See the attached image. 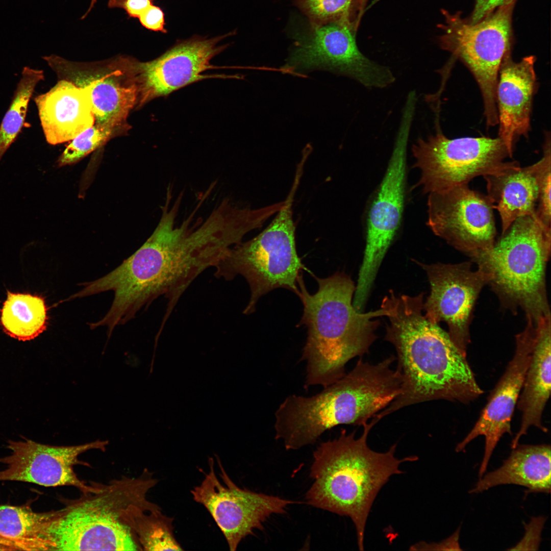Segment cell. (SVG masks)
Segmentation results:
<instances>
[{
  "instance_id": "obj_1",
  "label": "cell",
  "mask_w": 551,
  "mask_h": 551,
  "mask_svg": "<svg viewBox=\"0 0 551 551\" xmlns=\"http://www.w3.org/2000/svg\"><path fill=\"white\" fill-rule=\"evenodd\" d=\"M168 188L159 222L151 236L115 270L118 285L132 303L148 306L161 295L168 299L161 328L179 299L205 269L214 267L244 237L242 226L229 208L219 205L196 228L193 213L176 224L182 196L172 203Z\"/></svg>"
},
{
  "instance_id": "obj_2",
  "label": "cell",
  "mask_w": 551,
  "mask_h": 551,
  "mask_svg": "<svg viewBox=\"0 0 551 551\" xmlns=\"http://www.w3.org/2000/svg\"><path fill=\"white\" fill-rule=\"evenodd\" d=\"M423 297L422 293L411 296L391 291L383 299L389 320L385 339L396 349L402 383L398 395L377 414L380 419L426 401L469 403L484 392L448 333L423 315Z\"/></svg>"
},
{
  "instance_id": "obj_3",
  "label": "cell",
  "mask_w": 551,
  "mask_h": 551,
  "mask_svg": "<svg viewBox=\"0 0 551 551\" xmlns=\"http://www.w3.org/2000/svg\"><path fill=\"white\" fill-rule=\"evenodd\" d=\"M318 289L310 294L300 274L297 294L304 306L299 325H305L308 336L301 359L306 363L305 388H325L341 379L345 366L353 358L367 353L376 339L379 321L387 310L367 313L353 305L355 290L347 275L337 272L326 278L315 277Z\"/></svg>"
},
{
  "instance_id": "obj_4",
  "label": "cell",
  "mask_w": 551,
  "mask_h": 551,
  "mask_svg": "<svg viewBox=\"0 0 551 551\" xmlns=\"http://www.w3.org/2000/svg\"><path fill=\"white\" fill-rule=\"evenodd\" d=\"M391 356L376 364L358 361L354 368L319 393L287 396L275 412V438L287 450L314 443L341 424L363 425L399 393L402 379Z\"/></svg>"
},
{
  "instance_id": "obj_5",
  "label": "cell",
  "mask_w": 551,
  "mask_h": 551,
  "mask_svg": "<svg viewBox=\"0 0 551 551\" xmlns=\"http://www.w3.org/2000/svg\"><path fill=\"white\" fill-rule=\"evenodd\" d=\"M379 421L373 416L364 423L359 438H355V432L347 434L342 430L338 437L321 443L313 453L310 472L313 482L306 494L309 505L350 518L360 550H364L365 524L378 492L391 475L403 472L402 463L418 459L396 458V444L385 453L371 450L367 439Z\"/></svg>"
},
{
  "instance_id": "obj_6",
  "label": "cell",
  "mask_w": 551,
  "mask_h": 551,
  "mask_svg": "<svg viewBox=\"0 0 551 551\" xmlns=\"http://www.w3.org/2000/svg\"><path fill=\"white\" fill-rule=\"evenodd\" d=\"M148 487L141 478H122L70 503L44 512L40 533L43 550H142L132 527L147 510Z\"/></svg>"
},
{
  "instance_id": "obj_7",
  "label": "cell",
  "mask_w": 551,
  "mask_h": 551,
  "mask_svg": "<svg viewBox=\"0 0 551 551\" xmlns=\"http://www.w3.org/2000/svg\"><path fill=\"white\" fill-rule=\"evenodd\" d=\"M551 228L536 217L516 219L493 246L472 259L490 277L506 308L537 318L550 312L545 271L550 255Z\"/></svg>"
},
{
  "instance_id": "obj_8",
  "label": "cell",
  "mask_w": 551,
  "mask_h": 551,
  "mask_svg": "<svg viewBox=\"0 0 551 551\" xmlns=\"http://www.w3.org/2000/svg\"><path fill=\"white\" fill-rule=\"evenodd\" d=\"M299 180L295 177L268 227L252 239L232 247L214 267L217 278L231 280L241 275L246 280L251 294L245 314L253 313L259 299L274 289L284 288L295 294L299 290L298 278L306 267L296 252L292 207Z\"/></svg>"
},
{
  "instance_id": "obj_9",
  "label": "cell",
  "mask_w": 551,
  "mask_h": 551,
  "mask_svg": "<svg viewBox=\"0 0 551 551\" xmlns=\"http://www.w3.org/2000/svg\"><path fill=\"white\" fill-rule=\"evenodd\" d=\"M516 1L497 8L475 23L444 10L441 47L460 61L477 82L483 97L488 127L498 124L496 89L499 67L505 56L511 52L512 16Z\"/></svg>"
},
{
  "instance_id": "obj_10",
  "label": "cell",
  "mask_w": 551,
  "mask_h": 551,
  "mask_svg": "<svg viewBox=\"0 0 551 551\" xmlns=\"http://www.w3.org/2000/svg\"><path fill=\"white\" fill-rule=\"evenodd\" d=\"M415 166L420 171L419 185L425 193L468 185L473 179L495 173L515 161L498 137L449 139L440 131L412 147Z\"/></svg>"
},
{
  "instance_id": "obj_11",
  "label": "cell",
  "mask_w": 551,
  "mask_h": 551,
  "mask_svg": "<svg viewBox=\"0 0 551 551\" xmlns=\"http://www.w3.org/2000/svg\"><path fill=\"white\" fill-rule=\"evenodd\" d=\"M310 33L297 39L284 72L303 74L316 69L345 76L367 88H383L395 77L389 67L365 56L358 47L350 19L311 26Z\"/></svg>"
},
{
  "instance_id": "obj_12",
  "label": "cell",
  "mask_w": 551,
  "mask_h": 551,
  "mask_svg": "<svg viewBox=\"0 0 551 551\" xmlns=\"http://www.w3.org/2000/svg\"><path fill=\"white\" fill-rule=\"evenodd\" d=\"M43 59L60 79L89 92L95 124L117 134L130 128L127 119L132 109L138 106L139 98L136 59L119 56L85 63L54 55Z\"/></svg>"
},
{
  "instance_id": "obj_13",
  "label": "cell",
  "mask_w": 551,
  "mask_h": 551,
  "mask_svg": "<svg viewBox=\"0 0 551 551\" xmlns=\"http://www.w3.org/2000/svg\"><path fill=\"white\" fill-rule=\"evenodd\" d=\"M412 121L400 120L394 147L377 195L370 208L366 245L356 286L369 294L381 263L399 228L404 208L407 148Z\"/></svg>"
},
{
  "instance_id": "obj_14",
  "label": "cell",
  "mask_w": 551,
  "mask_h": 551,
  "mask_svg": "<svg viewBox=\"0 0 551 551\" xmlns=\"http://www.w3.org/2000/svg\"><path fill=\"white\" fill-rule=\"evenodd\" d=\"M209 471L201 483L191 491L193 499L204 506L223 534L230 550L235 551L246 536L273 514L285 513L295 502L277 496L242 489L231 479L220 459L217 461L221 481L214 470V461L209 459Z\"/></svg>"
},
{
  "instance_id": "obj_15",
  "label": "cell",
  "mask_w": 551,
  "mask_h": 551,
  "mask_svg": "<svg viewBox=\"0 0 551 551\" xmlns=\"http://www.w3.org/2000/svg\"><path fill=\"white\" fill-rule=\"evenodd\" d=\"M427 207V224L434 234L472 259L495 243L493 205L468 185L428 194Z\"/></svg>"
},
{
  "instance_id": "obj_16",
  "label": "cell",
  "mask_w": 551,
  "mask_h": 551,
  "mask_svg": "<svg viewBox=\"0 0 551 551\" xmlns=\"http://www.w3.org/2000/svg\"><path fill=\"white\" fill-rule=\"evenodd\" d=\"M425 270L431 292L423 309L432 323L445 322L448 335L466 356L470 342L469 325L475 301L490 277L478 268L473 271L469 262L459 264H426L416 262Z\"/></svg>"
},
{
  "instance_id": "obj_17",
  "label": "cell",
  "mask_w": 551,
  "mask_h": 551,
  "mask_svg": "<svg viewBox=\"0 0 551 551\" xmlns=\"http://www.w3.org/2000/svg\"><path fill=\"white\" fill-rule=\"evenodd\" d=\"M234 32L212 38L195 35L176 43L158 58L147 62L137 61L139 87L138 107L152 99L168 95L182 87L209 78H229L225 75H204L205 71L220 68L211 59L229 44L219 45Z\"/></svg>"
},
{
  "instance_id": "obj_18",
  "label": "cell",
  "mask_w": 551,
  "mask_h": 551,
  "mask_svg": "<svg viewBox=\"0 0 551 551\" xmlns=\"http://www.w3.org/2000/svg\"><path fill=\"white\" fill-rule=\"evenodd\" d=\"M108 442L95 441L72 446H53L30 440L9 441L10 454L0 458L4 468L0 470V481L32 483L45 487L71 486L83 494L95 492L98 485H88L74 471L82 454L92 449L105 450Z\"/></svg>"
},
{
  "instance_id": "obj_19",
  "label": "cell",
  "mask_w": 551,
  "mask_h": 551,
  "mask_svg": "<svg viewBox=\"0 0 551 551\" xmlns=\"http://www.w3.org/2000/svg\"><path fill=\"white\" fill-rule=\"evenodd\" d=\"M524 329L516 336V349L513 358L494 389L485 407L470 431L459 443L456 451L464 450L475 438L483 436L485 451L479 475L486 471L491 455L500 438L512 434L511 422L522 389L535 343L537 325L533 318L527 317Z\"/></svg>"
},
{
  "instance_id": "obj_20",
  "label": "cell",
  "mask_w": 551,
  "mask_h": 551,
  "mask_svg": "<svg viewBox=\"0 0 551 551\" xmlns=\"http://www.w3.org/2000/svg\"><path fill=\"white\" fill-rule=\"evenodd\" d=\"M511 52L500 64L496 89L499 124L498 137L512 157L514 144L521 136H528L533 96L536 90L535 57L514 61Z\"/></svg>"
},
{
  "instance_id": "obj_21",
  "label": "cell",
  "mask_w": 551,
  "mask_h": 551,
  "mask_svg": "<svg viewBox=\"0 0 551 551\" xmlns=\"http://www.w3.org/2000/svg\"><path fill=\"white\" fill-rule=\"evenodd\" d=\"M47 142L56 145L71 141L95 123L89 92L60 79L45 93L34 98Z\"/></svg>"
},
{
  "instance_id": "obj_22",
  "label": "cell",
  "mask_w": 551,
  "mask_h": 551,
  "mask_svg": "<svg viewBox=\"0 0 551 551\" xmlns=\"http://www.w3.org/2000/svg\"><path fill=\"white\" fill-rule=\"evenodd\" d=\"M537 332L531 360L517 403L522 413L520 427L512 441L515 448L531 427L546 433L542 416L550 393V313L536 318Z\"/></svg>"
},
{
  "instance_id": "obj_23",
  "label": "cell",
  "mask_w": 551,
  "mask_h": 551,
  "mask_svg": "<svg viewBox=\"0 0 551 551\" xmlns=\"http://www.w3.org/2000/svg\"><path fill=\"white\" fill-rule=\"evenodd\" d=\"M538 167V162L521 167L515 161L498 172L483 177L487 183V196L500 217L502 233L519 217H536Z\"/></svg>"
},
{
  "instance_id": "obj_24",
  "label": "cell",
  "mask_w": 551,
  "mask_h": 551,
  "mask_svg": "<svg viewBox=\"0 0 551 551\" xmlns=\"http://www.w3.org/2000/svg\"><path fill=\"white\" fill-rule=\"evenodd\" d=\"M549 445H519L497 469L480 478L470 493H478L500 485L524 486L530 492H550Z\"/></svg>"
},
{
  "instance_id": "obj_25",
  "label": "cell",
  "mask_w": 551,
  "mask_h": 551,
  "mask_svg": "<svg viewBox=\"0 0 551 551\" xmlns=\"http://www.w3.org/2000/svg\"><path fill=\"white\" fill-rule=\"evenodd\" d=\"M0 319L7 335L19 340H30L46 329L47 308L41 296L8 291Z\"/></svg>"
},
{
  "instance_id": "obj_26",
  "label": "cell",
  "mask_w": 551,
  "mask_h": 551,
  "mask_svg": "<svg viewBox=\"0 0 551 551\" xmlns=\"http://www.w3.org/2000/svg\"><path fill=\"white\" fill-rule=\"evenodd\" d=\"M44 79L43 70L23 67L9 107L0 124V160L20 133L35 88Z\"/></svg>"
},
{
  "instance_id": "obj_27",
  "label": "cell",
  "mask_w": 551,
  "mask_h": 551,
  "mask_svg": "<svg viewBox=\"0 0 551 551\" xmlns=\"http://www.w3.org/2000/svg\"><path fill=\"white\" fill-rule=\"evenodd\" d=\"M42 516L28 507L0 505V536L19 543L23 550H39Z\"/></svg>"
},
{
  "instance_id": "obj_28",
  "label": "cell",
  "mask_w": 551,
  "mask_h": 551,
  "mask_svg": "<svg viewBox=\"0 0 551 551\" xmlns=\"http://www.w3.org/2000/svg\"><path fill=\"white\" fill-rule=\"evenodd\" d=\"M138 515L132 527L142 550H183L173 534V518L157 510Z\"/></svg>"
},
{
  "instance_id": "obj_29",
  "label": "cell",
  "mask_w": 551,
  "mask_h": 551,
  "mask_svg": "<svg viewBox=\"0 0 551 551\" xmlns=\"http://www.w3.org/2000/svg\"><path fill=\"white\" fill-rule=\"evenodd\" d=\"M115 135H118L115 131L94 123L71 140L59 158V165L63 166L77 162Z\"/></svg>"
},
{
  "instance_id": "obj_30",
  "label": "cell",
  "mask_w": 551,
  "mask_h": 551,
  "mask_svg": "<svg viewBox=\"0 0 551 551\" xmlns=\"http://www.w3.org/2000/svg\"><path fill=\"white\" fill-rule=\"evenodd\" d=\"M353 0H295L311 26L349 18Z\"/></svg>"
},
{
  "instance_id": "obj_31",
  "label": "cell",
  "mask_w": 551,
  "mask_h": 551,
  "mask_svg": "<svg viewBox=\"0 0 551 551\" xmlns=\"http://www.w3.org/2000/svg\"><path fill=\"white\" fill-rule=\"evenodd\" d=\"M543 145V155L538 161V182L539 192L536 209V218L544 225L550 227V137L546 134Z\"/></svg>"
},
{
  "instance_id": "obj_32",
  "label": "cell",
  "mask_w": 551,
  "mask_h": 551,
  "mask_svg": "<svg viewBox=\"0 0 551 551\" xmlns=\"http://www.w3.org/2000/svg\"><path fill=\"white\" fill-rule=\"evenodd\" d=\"M546 518L542 516L534 517L525 526V534L519 543L509 550H538L541 534Z\"/></svg>"
},
{
  "instance_id": "obj_33",
  "label": "cell",
  "mask_w": 551,
  "mask_h": 551,
  "mask_svg": "<svg viewBox=\"0 0 551 551\" xmlns=\"http://www.w3.org/2000/svg\"><path fill=\"white\" fill-rule=\"evenodd\" d=\"M140 24L144 28L154 32L167 33L165 21V14L162 9L158 6L152 5L144 11L137 18Z\"/></svg>"
},
{
  "instance_id": "obj_34",
  "label": "cell",
  "mask_w": 551,
  "mask_h": 551,
  "mask_svg": "<svg viewBox=\"0 0 551 551\" xmlns=\"http://www.w3.org/2000/svg\"><path fill=\"white\" fill-rule=\"evenodd\" d=\"M156 0H109V9L123 10L129 18L137 19Z\"/></svg>"
},
{
  "instance_id": "obj_35",
  "label": "cell",
  "mask_w": 551,
  "mask_h": 551,
  "mask_svg": "<svg viewBox=\"0 0 551 551\" xmlns=\"http://www.w3.org/2000/svg\"><path fill=\"white\" fill-rule=\"evenodd\" d=\"M516 0H475L474 10L468 21L475 23L488 16L498 7Z\"/></svg>"
},
{
  "instance_id": "obj_36",
  "label": "cell",
  "mask_w": 551,
  "mask_h": 551,
  "mask_svg": "<svg viewBox=\"0 0 551 551\" xmlns=\"http://www.w3.org/2000/svg\"><path fill=\"white\" fill-rule=\"evenodd\" d=\"M460 529V527L453 535L441 542L428 543L420 542L413 545L410 549L412 550H461V548L459 544Z\"/></svg>"
},
{
  "instance_id": "obj_37",
  "label": "cell",
  "mask_w": 551,
  "mask_h": 551,
  "mask_svg": "<svg viewBox=\"0 0 551 551\" xmlns=\"http://www.w3.org/2000/svg\"><path fill=\"white\" fill-rule=\"evenodd\" d=\"M367 0H357L359 6V17L358 20L360 19V17L362 15V12L364 10V7L366 5Z\"/></svg>"
},
{
  "instance_id": "obj_38",
  "label": "cell",
  "mask_w": 551,
  "mask_h": 551,
  "mask_svg": "<svg viewBox=\"0 0 551 551\" xmlns=\"http://www.w3.org/2000/svg\"><path fill=\"white\" fill-rule=\"evenodd\" d=\"M15 548L11 546H7L6 545L0 544V550H16Z\"/></svg>"
}]
</instances>
